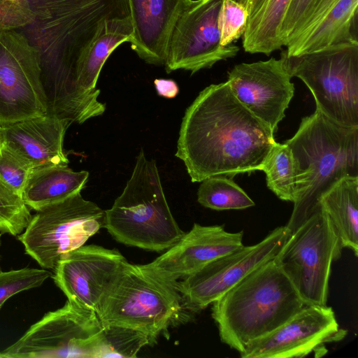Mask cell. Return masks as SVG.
Listing matches in <instances>:
<instances>
[{
    "label": "cell",
    "mask_w": 358,
    "mask_h": 358,
    "mask_svg": "<svg viewBox=\"0 0 358 358\" xmlns=\"http://www.w3.org/2000/svg\"><path fill=\"white\" fill-rule=\"evenodd\" d=\"M335 313L327 305H306L271 333L252 341L240 353L242 358L303 357L324 352V345L343 339Z\"/></svg>",
    "instance_id": "15"
},
{
    "label": "cell",
    "mask_w": 358,
    "mask_h": 358,
    "mask_svg": "<svg viewBox=\"0 0 358 358\" xmlns=\"http://www.w3.org/2000/svg\"><path fill=\"white\" fill-rule=\"evenodd\" d=\"M154 85L157 94L168 99L176 97L179 92L178 86L173 80L155 79Z\"/></svg>",
    "instance_id": "34"
},
{
    "label": "cell",
    "mask_w": 358,
    "mask_h": 358,
    "mask_svg": "<svg viewBox=\"0 0 358 358\" xmlns=\"http://www.w3.org/2000/svg\"><path fill=\"white\" fill-rule=\"evenodd\" d=\"M243 231L231 233L223 226L195 223L167 251L147 264L157 275L176 282L209 262L244 246Z\"/></svg>",
    "instance_id": "17"
},
{
    "label": "cell",
    "mask_w": 358,
    "mask_h": 358,
    "mask_svg": "<svg viewBox=\"0 0 358 358\" xmlns=\"http://www.w3.org/2000/svg\"><path fill=\"white\" fill-rule=\"evenodd\" d=\"M339 238L320 206L290 233L274 258L306 305H327L331 264L341 256Z\"/></svg>",
    "instance_id": "8"
},
{
    "label": "cell",
    "mask_w": 358,
    "mask_h": 358,
    "mask_svg": "<svg viewBox=\"0 0 358 358\" xmlns=\"http://www.w3.org/2000/svg\"><path fill=\"white\" fill-rule=\"evenodd\" d=\"M285 143L296 171V197L286 225L292 233L319 208L321 196L336 183L358 177V127L340 125L315 110Z\"/></svg>",
    "instance_id": "3"
},
{
    "label": "cell",
    "mask_w": 358,
    "mask_h": 358,
    "mask_svg": "<svg viewBox=\"0 0 358 358\" xmlns=\"http://www.w3.org/2000/svg\"><path fill=\"white\" fill-rule=\"evenodd\" d=\"M51 273L45 268H24L0 271V308L15 294L41 286Z\"/></svg>",
    "instance_id": "29"
},
{
    "label": "cell",
    "mask_w": 358,
    "mask_h": 358,
    "mask_svg": "<svg viewBox=\"0 0 358 358\" xmlns=\"http://www.w3.org/2000/svg\"><path fill=\"white\" fill-rule=\"evenodd\" d=\"M292 77L311 92L317 111L347 127H358V41L334 44L298 55L282 52Z\"/></svg>",
    "instance_id": "7"
},
{
    "label": "cell",
    "mask_w": 358,
    "mask_h": 358,
    "mask_svg": "<svg viewBox=\"0 0 358 358\" xmlns=\"http://www.w3.org/2000/svg\"><path fill=\"white\" fill-rule=\"evenodd\" d=\"M289 234L286 226L277 227L258 243L244 245L177 281L184 309L196 313L206 308L251 271L274 259Z\"/></svg>",
    "instance_id": "12"
},
{
    "label": "cell",
    "mask_w": 358,
    "mask_h": 358,
    "mask_svg": "<svg viewBox=\"0 0 358 358\" xmlns=\"http://www.w3.org/2000/svg\"><path fill=\"white\" fill-rule=\"evenodd\" d=\"M102 327L96 312L67 300L63 307L46 313L0 352V358H90Z\"/></svg>",
    "instance_id": "10"
},
{
    "label": "cell",
    "mask_w": 358,
    "mask_h": 358,
    "mask_svg": "<svg viewBox=\"0 0 358 358\" xmlns=\"http://www.w3.org/2000/svg\"><path fill=\"white\" fill-rule=\"evenodd\" d=\"M317 0H290L280 29V37L286 46L297 35Z\"/></svg>",
    "instance_id": "32"
},
{
    "label": "cell",
    "mask_w": 358,
    "mask_h": 358,
    "mask_svg": "<svg viewBox=\"0 0 358 358\" xmlns=\"http://www.w3.org/2000/svg\"><path fill=\"white\" fill-rule=\"evenodd\" d=\"M1 235H2V234L0 233V247H1ZM0 271H1V266H0Z\"/></svg>",
    "instance_id": "36"
},
{
    "label": "cell",
    "mask_w": 358,
    "mask_h": 358,
    "mask_svg": "<svg viewBox=\"0 0 358 358\" xmlns=\"http://www.w3.org/2000/svg\"><path fill=\"white\" fill-rule=\"evenodd\" d=\"M192 0H128L133 27L129 41L146 63L164 65L169 41L180 14Z\"/></svg>",
    "instance_id": "19"
},
{
    "label": "cell",
    "mask_w": 358,
    "mask_h": 358,
    "mask_svg": "<svg viewBox=\"0 0 358 358\" xmlns=\"http://www.w3.org/2000/svg\"><path fill=\"white\" fill-rule=\"evenodd\" d=\"M133 36L130 15L104 21L82 58L78 71L79 87L86 92L97 90L96 83L106 59L115 49Z\"/></svg>",
    "instance_id": "22"
},
{
    "label": "cell",
    "mask_w": 358,
    "mask_h": 358,
    "mask_svg": "<svg viewBox=\"0 0 358 358\" xmlns=\"http://www.w3.org/2000/svg\"><path fill=\"white\" fill-rule=\"evenodd\" d=\"M31 217L22 196L0 180V233L17 236Z\"/></svg>",
    "instance_id": "28"
},
{
    "label": "cell",
    "mask_w": 358,
    "mask_h": 358,
    "mask_svg": "<svg viewBox=\"0 0 358 358\" xmlns=\"http://www.w3.org/2000/svg\"><path fill=\"white\" fill-rule=\"evenodd\" d=\"M31 171L27 162L0 146V180L20 196Z\"/></svg>",
    "instance_id": "31"
},
{
    "label": "cell",
    "mask_w": 358,
    "mask_h": 358,
    "mask_svg": "<svg viewBox=\"0 0 358 358\" xmlns=\"http://www.w3.org/2000/svg\"><path fill=\"white\" fill-rule=\"evenodd\" d=\"M89 177L86 171H74L68 165L32 169L22 194L29 208L38 210L81 192Z\"/></svg>",
    "instance_id": "20"
},
{
    "label": "cell",
    "mask_w": 358,
    "mask_h": 358,
    "mask_svg": "<svg viewBox=\"0 0 358 358\" xmlns=\"http://www.w3.org/2000/svg\"><path fill=\"white\" fill-rule=\"evenodd\" d=\"M274 133L233 94L227 81L203 89L187 108L176 156L192 182L262 171Z\"/></svg>",
    "instance_id": "2"
},
{
    "label": "cell",
    "mask_w": 358,
    "mask_h": 358,
    "mask_svg": "<svg viewBox=\"0 0 358 358\" xmlns=\"http://www.w3.org/2000/svg\"><path fill=\"white\" fill-rule=\"evenodd\" d=\"M343 248L358 256V177L341 179L319 201Z\"/></svg>",
    "instance_id": "23"
},
{
    "label": "cell",
    "mask_w": 358,
    "mask_h": 358,
    "mask_svg": "<svg viewBox=\"0 0 358 358\" xmlns=\"http://www.w3.org/2000/svg\"><path fill=\"white\" fill-rule=\"evenodd\" d=\"M104 219L105 210L80 192L37 210L17 238L43 268L54 270L64 254L83 245L103 227Z\"/></svg>",
    "instance_id": "9"
},
{
    "label": "cell",
    "mask_w": 358,
    "mask_h": 358,
    "mask_svg": "<svg viewBox=\"0 0 358 358\" xmlns=\"http://www.w3.org/2000/svg\"><path fill=\"white\" fill-rule=\"evenodd\" d=\"M266 185L280 199L294 203L296 192V171L290 148L276 143L267 156L262 170Z\"/></svg>",
    "instance_id": "27"
},
{
    "label": "cell",
    "mask_w": 358,
    "mask_h": 358,
    "mask_svg": "<svg viewBox=\"0 0 358 358\" xmlns=\"http://www.w3.org/2000/svg\"><path fill=\"white\" fill-rule=\"evenodd\" d=\"M290 0H262L249 16L243 35L246 52L270 55L283 46L280 37L281 23Z\"/></svg>",
    "instance_id": "24"
},
{
    "label": "cell",
    "mask_w": 358,
    "mask_h": 358,
    "mask_svg": "<svg viewBox=\"0 0 358 358\" xmlns=\"http://www.w3.org/2000/svg\"><path fill=\"white\" fill-rule=\"evenodd\" d=\"M242 3L247 9L249 16L255 10L262 0H236Z\"/></svg>",
    "instance_id": "35"
},
{
    "label": "cell",
    "mask_w": 358,
    "mask_h": 358,
    "mask_svg": "<svg viewBox=\"0 0 358 358\" xmlns=\"http://www.w3.org/2000/svg\"><path fill=\"white\" fill-rule=\"evenodd\" d=\"M103 227L119 243L155 252L185 234L171 212L156 162L143 149L122 194L105 210Z\"/></svg>",
    "instance_id": "5"
},
{
    "label": "cell",
    "mask_w": 358,
    "mask_h": 358,
    "mask_svg": "<svg viewBox=\"0 0 358 358\" xmlns=\"http://www.w3.org/2000/svg\"><path fill=\"white\" fill-rule=\"evenodd\" d=\"M222 0H192L178 17L168 43L167 73L184 69L194 73L234 57L235 45L222 46L218 17Z\"/></svg>",
    "instance_id": "13"
},
{
    "label": "cell",
    "mask_w": 358,
    "mask_h": 358,
    "mask_svg": "<svg viewBox=\"0 0 358 358\" xmlns=\"http://www.w3.org/2000/svg\"><path fill=\"white\" fill-rule=\"evenodd\" d=\"M72 123L46 113L0 127V146L5 147L32 169L68 165L63 143Z\"/></svg>",
    "instance_id": "18"
},
{
    "label": "cell",
    "mask_w": 358,
    "mask_h": 358,
    "mask_svg": "<svg viewBox=\"0 0 358 358\" xmlns=\"http://www.w3.org/2000/svg\"><path fill=\"white\" fill-rule=\"evenodd\" d=\"M249 17L246 8L236 0H222L218 17L220 44L231 45L243 36Z\"/></svg>",
    "instance_id": "30"
},
{
    "label": "cell",
    "mask_w": 358,
    "mask_h": 358,
    "mask_svg": "<svg viewBox=\"0 0 358 358\" xmlns=\"http://www.w3.org/2000/svg\"><path fill=\"white\" fill-rule=\"evenodd\" d=\"M127 262L117 250L83 245L61 257L52 278L69 301L97 313Z\"/></svg>",
    "instance_id": "14"
},
{
    "label": "cell",
    "mask_w": 358,
    "mask_h": 358,
    "mask_svg": "<svg viewBox=\"0 0 358 358\" xmlns=\"http://www.w3.org/2000/svg\"><path fill=\"white\" fill-rule=\"evenodd\" d=\"M33 20L16 29L38 52L48 113L82 124L102 115L100 90L77 82L82 58L107 19L130 15L128 0H29Z\"/></svg>",
    "instance_id": "1"
},
{
    "label": "cell",
    "mask_w": 358,
    "mask_h": 358,
    "mask_svg": "<svg viewBox=\"0 0 358 358\" xmlns=\"http://www.w3.org/2000/svg\"><path fill=\"white\" fill-rule=\"evenodd\" d=\"M176 283L160 277L148 264L127 262L96 313L101 324L139 330L154 343L184 310Z\"/></svg>",
    "instance_id": "6"
},
{
    "label": "cell",
    "mask_w": 358,
    "mask_h": 358,
    "mask_svg": "<svg viewBox=\"0 0 358 358\" xmlns=\"http://www.w3.org/2000/svg\"><path fill=\"white\" fill-rule=\"evenodd\" d=\"M33 17L29 0H0V31L22 28Z\"/></svg>",
    "instance_id": "33"
},
{
    "label": "cell",
    "mask_w": 358,
    "mask_h": 358,
    "mask_svg": "<svg viewBox=\"0 0 358 358\" xmlns=\"http://www.w3.org/2000/svg\"><path fill=\"white\" fill-rule=\"evenodd\" d=\"M200 182L197 201L206 208L226 210H242L255 206L246 192L227 176H210Z\"/></svg>",
    "instance_id": "26"
},
{
    "label": "cell",
    "mask_w": 358,
    "mask_h": 358,
    "mask_svg": "<svg viewBox=\"0 0 358 358\" xmlns=\"http://www.w3.org/2000/svg\"><path fill=\"white\" fill-rule=\"evenodd\" d=\"M291 78L282 59L271 57L235 65L227 81L236 99L275 133L294 96Z\"/></svg>",
    "instance_id": "16"
},
{
    "label": "cell",
    "mask_w": 358,
    "mask_h": 358,
    "mask_svg": "<svg viewBox=\"0 0 358 358\" xmlns=\"http://www.w3.org/2000/svg\"><path fill=\"white\" fill-rule=\"evenodd\" d=\"M211 304L221 341L239 353L306 305L275 259L251 271Z\"/></svg>",
    "instance_id": "4"
},
{
    "label": "cell",
    "mask_w": 358,
    "mask_h": 358,
    "mask_svg": "<svg viewBox=\"0 0 358 358\" xmlns=\"http://www.w3.org/2000/svg\"><path fill=\"white\" fill-rule=\"evenodd\" d=\"M358 0H340L332 10L306 35L287 45V55L315 52L328 46L357 40Z\"/></svg>",
    "instance_id": "21"
},
{
    "label": "cell",
    "mask_w": 358,
    "mask_h": 358,
    "mask_svg": "<svg viewBox=\"0 0 358 358\" xmlns=\"http://www.w3.org/2000/svg\"><path fill=\"white\" fill-rule=\"evenodd\" d=\"M48 110L37 51L18 31H1L0 127Z\"/></svg>",
    "instance_id": "11"
},
{
    "label": "cell",
    "mask_w": 358,
    "mask_h": 358,
    "mask_svg": "<svg viewBox=\"0 0 358 358\" xmlns=\"http://www.w3.org/2000/svg\"><path fill=\"white\" fill-rule=\"evenodd\" d=\"M102 326L90 358H133L143 347L153 344L151 338L139 330L117 324Z\"/></svg>",
    "instance_id": "25"
}]
</instances>
